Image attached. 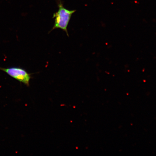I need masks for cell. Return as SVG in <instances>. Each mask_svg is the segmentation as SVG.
<instances>
[{
  "instance_id": "1",
  "label": "cell",
  "mask_w": 156,
  "mask_h": 156,
  "mask_svg": "<svg viewBox=\"0 0 156 156\" xmlns=\"http://www.w3.org/2000/svg\"><path fill=\"white\" fill-rule=\"evenodd\" d=\"M58 11L54 13L53 18H55V23L52 30L56 29H62L69 36L67 27L69 24L72 15L75 12L76 10H69L64 8L61 2L58 3Z\"/></svg>"
},
{
  "instance_id": "2",
  "label": "cell",
  "mask_w": 156,
  "mask_h": 156,
  "mask_svg": "<svg viewBox=\"0 0 156 156\" xmlns=\"http://www.w3.org/2000/svg\"><path fill=\"white\" fill-rule=\"evenodd\" d=\"M0 70L5 72L10 76L14 78L27 86H29L30 80L32 78L30 74L26 70L20 67L3 68L0 67Z\"/></svg>"
}]
</instances>
